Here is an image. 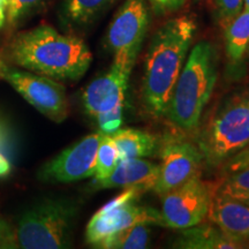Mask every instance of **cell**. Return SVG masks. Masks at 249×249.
Masks as SVG:
<instances>
[{"label":"cell","mask_w":249,"mask_h":249,"mask_svg":"<svg viewBox=\"0 0 249 249\" xmlns=\"http://www.w3.org/2000/svg\"><path fill=\"white\" fill-rule=\"evenodd\" d=\"M1 59L55 81H77L89 70L92 54L79 37L42 24L18 34L8 43Z\"/></svg>","instance_id":"obj_1"},{"label":"cell","mask_w":249,"mask_h":249,"mask_svg":"<svg viewBox=\"0 0 249 249\" xmlns=\"http://www.w3.org/2000/svg\"><path fill=\"white\" fill-rule=\"evenodd\" d=\"M196 29L194 18L181 15L166 21L152 36L142 82L143 103L152 117H164Z\"/></svg>","instance_id":"obj_2"},{"label":"cell","mask_w":249,"mask_h":249,"mask_svg":"<svg viewBox=\"0 0 249 249\" xmlns=\"http://www.w3.org/2000/svg\"><path fill=\"white\" fill-rule=\"evenodd\" d=\"M216 50L207 40L192 49L174 85L164 117L176 128L191 133L200 124L217 82Z\"/></svg>","instance_id":"obj_3"},{"label":"cell","mask_w":249,"mask_h":249,"mask_svg":"<svg viewBox=\"0 0 249 249\" xmlns=\"http://www.w3.org/2000/svg\"><path fill=\"white\" fill-rule=\"evenodd\" d=\"M249 143V87L224 98L196 138L203 161L219 167Z\"/></svg>","instance_id":"obj_4"},{"label":"cell","mask_w":249,"mask_h":249,"mask_svg":"<svg viewBox=\"0 0 249 249\" xmlns=\"http://www.w3.org/2000/svg\"><path fill=\"white\" fill-rule=\"evenodd\" d=\"M80 205L67 197L45 198L21 214L17 236L23 249L70 248Z\"/></svg>","instance_id":"obj_5"},{"label":"cell","mask_w":249,"mask_h":249,"mask_svg":"<svg viewBox=\"0 0 249 249\" xmlns=\"http://www.w3.org/2000/svg\"><path fill=\"white\" fill-rule=\"evenodd\" d=\"M0 80L13 87L29 104L54 123H62L68 117L70 107L66 90L59 81L21 71L1 58Z\"/></svg>","instance_id":"obj_6"},{"label":"cell","mask_w":249,"mask_h":249,"mask_svg":"<svg viewBox=\"0 0 249 249\" xmlns=\"http://www.w3.org/2000/svg\"><path fill=\"white\" fill-rule=\"evenodd\" d=\"M141 193L139 189L128 188L102 207L87 225V242L96 247L107 236L126 227L138 224L160 225V211L136 204Z\"/></svg>","instance_id":"obj_7"},{"label":"cell","mask_w":249,"mask_h":249,"mask_svg":"<svg viewBox=\"0 0 249 249\" xmlns=\"http://www.w3.org/2000/svg\"><path fill=\"white\" fill-rule=\"evenodd\" d=\"M216 188L196 174L161 197L160 226L173 230L188 229L208 217Z\"/></svg>","instance_id":"obj_8"},{"label":"cell","mask_w":249,"mask_h":249,"mask_svg":"<svg viewBox=\"0 0 249 249\" xmlns=\"http://www.w3.org/2000/svg\"><path fill=\"white\" fill-rule=\"evenodd\" d=\"M136 60L113 57V64L97 79L87 86L82 92V107L92 119L108 112L124 110L128 80Z\"/></svg>","instance_id":"obj_9"},{"label":"cell","mask_w":249,"mask_h":249,"mask_svg":"<svg viewBox=\"0 0 249 249\" xmlns=\"http://www.w3.org/2000/svg\"><path fill=\"white\" fill-rule=\"evenodd\" d=\"M161 163L152 191L163 196L201 173L203 157L197 145L177 136H165L160 143Z\"/></svg>","instance_id":"obj_10"},{"label":"cell","mask_w":249,"mask_h":249,"mask_svg":"<svg viewBox=\"0 0 249 249\" xmlns=\"http://www.w3.org/2000/svg\"><path fill=\"white\" fill-rule=\"evenodd\" d=\"M104 133L96 132L85 136L49 160L38 172L44 182L68 183L90 178L95 174L96 156Z\"/></svg>","instance_id":"obj_11"},{"label":"cell","mask_w":249,"mask_h":249,"mask_svg":"<svg viewBox=\"0 0 249 249\" xmlns=\"http://www.w3.org/2000/svg\"><path fill=\"white\" fill-rule=\"evenodd\" d=\"M149 26L145 0H126L118 9L107 34V46L113 57L136 60Z\"/></svg>","instance_id":"obj_12"},{"label":"cell","mask_w":249,"mask_h":249,"mask_svg":"<svg viewBox=\"0 0 249 249\" xmlns=\"http://www.w3.org/2000/svg\"><path fill=\"white\" fill-rule=\"evenodd\" d=\"M207 218L230 240L249 248V203L214 192Z\"/></svg>","instance_id":"obj_13"},{"label":"cell","mask_w":249,"mask_h":249,"mask_svg":"<svg viewBox=\"0 0 249 249\" xmlns=\"http://www.w3.org/2000/svg\"><path fill=\"white\" fill-rule=\"evenodd\" d=\"M160 172V164L144 158L120 160L107 179L92 183L93 189L135 188L141 192L152 191Z\"/></svg>","instance_id":"obj_14"},{"label":"cell","mask_w":249,"mask_h":249,"mask_svg":"<svg viewBox=\"0 0 249 249\" xmlns=\"http://www.w3.org/2000/svg\"><path fill=\"white\" fill-rule=\"evenodd\" d=\"M173 248L182 249H241L230 240L213 223H200L183 229L172 244Z\"/></svg>","instance_id":"obj_15"},{"label":"cell","mask_w":249,"mask_h":249,"mask_svg":"<svg viewBox=\"0 0 249 249\" xmlns=\"http://www.w3.org/2000/svg\"><path fill=\"white\" fill-rule=\"evenodd\" d=\"M110 135L119 152L120 160L150 157L160 149L158 140L141 129L119 128Z\"/></svg>","instance_id":"obj_16"},{"label":"cell","mask_w":249,"mask_h":249,"mask_svg":"<svg viewBox=\"0 0 249 249\" xmlns=\"http://www.w3.org/2000/svg\"><path fill=\"white\" fill-rule=\"evenodd\" d=\"M225 51L230 62L238 64L244 59L249 48V9H242L224 28Z\"/></svg>","instance_id":"obj_17"},{"label":"cell","mask_w":249,"mask_h":249,"mask_svg":"<svg viewBox=\"0 0 249 249\" xmlns=\"http://www.w3.org/2000/svg\"><path fill=\"white\" fill-rule=\"evenodd\" d=\"M149 224H138L112 233L95 248L101 249H143L149 246Z\"/></svg>","instance_id":"obj_18"},{"label":"cell","mask_w":249,"mask_h":249,"mask_svg":"<svg viewBox=\"0 0 249 249\" xmlns=\"http://www.w3.org/2000/svg\"><path fill=\"white\" fill-rule=\"evenodd\" d=\"M114 0H65V14L71 23L86 26L92 22Z\"/></svg>","instance_id":"obj_19"},{"label":"cell","mask_w":249,"mask_h":249,"mask_svg":"<svg viewBox=\"0 0 249 249\" xmlns=\"http://www.w3.org/2000/svg\"><path fill=\"white\" fill-rule=\"evenodd\" d=\"M120 161L119 152L112 140L110 134H104L98 145L97 156H96V166H95V181L99 182L107 179L116 169L118 163Z\"/></svg>","instance_id":"obj_20"},{"label":"cell","mask_w":249,"mask_h":249,"mask_svg":"<svg viewBox=\"0 0 249 249\" xmlns=\"http://www.w3.org/2000/svg\"><path fill=\"white\" fill-rule=\"evenodd\" d=\"M216 193L249 203V167L224 176L216 187Z\"/></svg>","instance_id":"obj_21"},{"label":"cell","mask_w":249,"mask_h":249,"mask_svg":"<svg viewBox=\"0 0 249 249\" xmlns=\"http://www.w3.org/2000/svg\"><path fill=\"white\" fill-rule=\"evenodd\" d=\"M216 9L218 22L224 29L244 9V0H216Z\"/></svg>","instance_id":"obj_22"},{"label":"cell","mask_w":249,"mask_h":249,"mask_svg":"<svg viewBox=\"0 0 249 249\" xmlns=\"http://www.w3.org/2000/svg\"><path fill=\"white\" fill-rule=\"evenodd\" d=\"M43 0H8L7 21L9 24H15L31 9L38 6Z\"/></svg>","instance_id":"obj_23"},{"label":"cell","mask_w":249,"mask_h":249,"mask_svg":"<svg viewBox=\"0 0 249 249\" xmlns=\"http://www.w3.org/2000/svg\"><path fill=\"white\" fill-rule=\"evenodd\" d=\"M223 176L249 167V143L220 165Z\"/></svg>","instance_id":"obj_24"},{"label":"cell","mask_w":249,"mask_h":249,"mask_svg":"<svg viewBox=\"0 0 249 249\" xmlns=\"http://www.w3.org/2000/svg\"><path fill=\"white\" fill-rule=\"evenodd\" d=\"M0 248H20L17 236V230L7 220L2 219V218H0Z\"/></svg>","instance_id":"obj_25"},{"label":"cell","mask_w":249,"mask_h":249,"mask_svg":"<svg viewBox=\"0 0 249 249\" xmlns=\"http://www.w3.org/2000/svg\"><path fill=\"white\" fill-rule=\"evenodd\" d=\"M187 0H150L152 8L157 14H165L178 11L186 4Z\"/></svg>","instance_id":"obj_26"},{"label":"cell","mask_w":249,"mask_h":249,"mask_svg":"<svg viewBox=\"0 0 249 249\" xmlns=\"http://www.w3.org/2000/svg\"><path fill=\"white\" fill-rule=\"evenodd\" d=\"M0 151L4 152V154L8 157L9 151V141H8V133L5 129L4 124H0Z\"/></svg>","instance_id":"obj_27"},{"label":"cell","mask_w":249,"mask_h":249,"mask_svg":"<svg viewBox=\"0 0 249 249\" xmlns=\"http://www.w3.org/2000/svg\"><path fill=\"white\" fill-rule=\"evenodd\" d=\"M7 5H8V0H0V27H1L5 22Z\"/></svg>","instance_id":"obj_28"},{"label":"cell","mask_w":249,"mask_h":249,"mask_svg":"<svg viewBox=\"0 0 249 249\" xmlns=\"http://www.w3.org/2000/svg\"><path fill=\"white\" fill-rule=\"evenodd\" d=\"M244 9H249V0H244Z\"/></svg>","instance_id":"obj_29"},{"label":"cell","mask_w":249,"mask_h":249,"mask_svg":"<svg viewBox=\"0 0 249 249\" xmlns=\"http://www.w3.org/2000/svg\"><path fill=\"white\" fill-rule=\"evenodd\" d=\"M247 52H248V54H249V48H248V50H247Z\"/></svg>","instance_id":"obj_30"}]
</instances>
